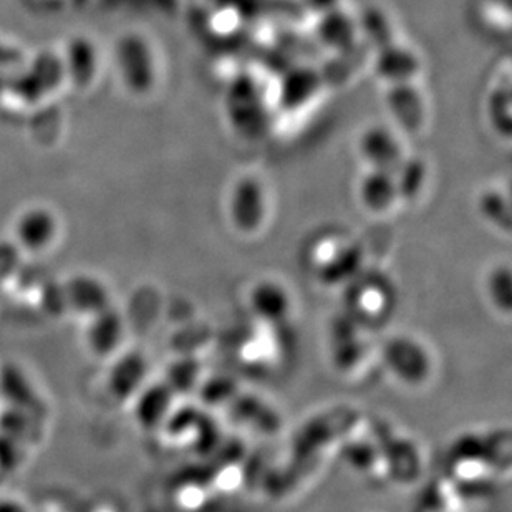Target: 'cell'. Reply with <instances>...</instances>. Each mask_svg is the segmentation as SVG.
<instances>
[{
	"label": "cell",
	"instance_id": "6da1fadb",
	"mask_svg": "<svg viewBox=\"0 0 512 512\" xmlns=\"http://www.w3.org/2000/svg\"><path fill=\"white\" fill-rule=\"evenodd\" d=\"M115 62L121 83L136 97L155 90L160 78L158 54L146 35L130 32L116 42Z\"/></svg>",
	"mask_w": 512,
	"mask_h": 512
},
{
	"label": "cell",
	"instance_id": "7a4b0ae2",
	"mask_svg": "<svg viewBox=\"0 0 512 512\" xmlns=\"http://www.w3.org/2000/svg\"><path fill=\"white\" fill-rule=\"evenodd\" d=\"M385 110L392 126L403 136H416L430 123L431 107L420 82L385 87Z\"/></svg>",
	"mask_w": 512,
	"mask_h": 512
},
{
	"label": "cell",
	"instance_id": "3957f363",
	"mask_svg": "<svg viewBox=\"0 0 512 512\" xmlns=\"http://www.w3.org/2000/svg\"><path fill=\"white\" fill-rule=\"evenodd\" d=\"M357 153L367 170H385L392 173L410 155L403 135L387 123H373L363 128L358 135Z\"/></svg>",
	"mask_w": 512,
	"mask_h": 512
},
{
	"label": "cell",
	"instance_id": "277c9868",
	"mask_svg": "<svg viewBox=\"0 0 512 512\" xmlns=\"http://www.w3.org/2000/svg\"><path fill=\"white\" fill-rule=\"evenodd\" d=\"M373 73L385 87L400 83L420 82L423 58L411 45L393 40L378 47L373 55Z\"/></svg>",
	"mask_w": 512,
	"mask_h": 512
},
{
	"label": "cell",
	"instance_id": "5b68a950",
	"mask_svg": "<svg viewBox=\"0 0 512 512\" xmlns=\"http://www.w3.org/2000/svg\"><path fill=\"white\" fill-rule=\"evenodd\" d=\"M269 204L267 186L257 174L244 173L229 191V213L242 229H254L264 221Z\"/></svg>",
	"mask_w": 512,
	"mask_h": 512
},
{
	"label": "cell",
	"instance_id": "8992f818",
	"mask_svg": "<svg viewBox=\"0 0 512 512\" xmlns=\"http://www.w3.org/2000/svg\"><path fill=\"white\" fill-rule=\"evenodd\" d=\"M65 78L62 57L55 54H40L22 70L17 78L10 80L9 90H14L25 102H37L47 97Z\"/></svg>",
	"mask_w": 512,
	"mask_h": 512
},
{
	"label": "cell",
	"instance_id": "52a82bcc",
	"mask_svg": "<svg viewBox=\"0 0 512 512\" xmlns=\"http://www.w3.org/2000/svg\"><path fill=\"white\" fill-rule=\"evenodd\" d=\"M314 34L320 44L330 52L340 54L352 50L360 40L357 15L340 5L337 9L317 17Z\"/></svg>",
	"mask_w": 512,
	"mask_h": 512
},
{
	"label": "cell",
	"instance_id": "ba28073f",
	"mask_svg": "<svg viewBox=\"0 0 512 512\" xmlns=\"http://www.w3.org/2000/svg\"><path fill=\"white\" fill-rule=\"evenodd\" d=\"M247 90L232 88L228 97L229 120L237 131H259L267 120L266 93L259 90L252 78H247Z\"/></svg>",
	"mask_w": 512,
	"mask_h": 512
},
{
	"label": "cell",
	"instance_id": "9c48e42d",
	"mask_svg": "<svg viewBox=\"0 0 512 512\" xmlns=\"http://www.w3.org/2000/svg\"><path fill=\"white\" fill-rule=\"evenodd\" d=\"M15 237L30 252L49 249L57 239L58 219L50 209L30 208L15 221Z\"/></svg>",
	"mask_w": 512,
	"mask_h": 512
},
{
	"label": "cell",
	"instance_id": "30bf717a",
	"mask_svg": "<svg viewBox=\"0 0 512 512\" xmlns=\"http://www.w3.org/2000/svg\"><path fill=\"white\" fill-rule=\"evenodd\" d=\"M357 191L363 206L373 213H387L400 201L397 178L392 171L365 168Z\"/></svg>",
	"mask_w": 512,
	"mask_h": 512
},
{
	"label": "cell",
	"instance_id": "8fae6325",
	"mask_svg": "<svg viewBox=\"0 0 512 512\" xmlns=\"http://www.w3.org/2000/svg\"><path fill=\"white\" fill-rule=\"evenodd\" d=\"M65 304L78 314L92 315L110 307V294L100 279L93 276H75L62 287Z\"/></svg>",
	"mask_w": 512,
	"mask_h": 512
},
{
	"label": "cell",
	"instance_id": "7c38bea8",
	"mask_svg": "<svg viewBox=\"0 0 512 512\" xmlns=\"http://www.w3.org/2000/svg\"><path fill=\"white\" fill-rule=\"evenodd\" d=\"M484 116L489 130L498 136L499 140H511L512 133V87L509 75L498 78L489 87L484 100Z\"/></svg>",
	"mask_w": 512,
	"mask_h": 512
},
{
	"label": "cell",
	"instance_id": "4fadbf2b",
	"mask_svg": "<svg viewBox=\"0 0 512 512\" xmlns=\"http://www.w3.org/2000/svg\"><path fill=\"white\" fill-rule=\"evenodd\" d=\"M65 77L78 87H87L95 80L98 72V50L87 37H75L62 55Z\"/></svg>",
	"mask_w": 512,
	"mask_h": 512
},
{
	"label": "cell",
	"instance_id": "5bb4252c",
	"mask_svg": "<svg viewBox=\"0 0 512 512\" xmlns=\"http://www.w3.org/2000/svg\"><path fill=\"white\" fill-rule=\"evenodd\" d=\"M87 329V342L93 352L108 355L120 345L123 337V320L112 307L90 317Z\"/></svg>",
	"mask_w": 512,
	"mask_h": 512
},
{
	"label": "cell",
	"instance_id": "9a60e30c",
	"mask_svg": "<svg viewBox=\"0 0 512 512\" xmlns=\"http://www.w3.org/2000/svg\"><path fill=\"white\" fill-rule=\"evenodd\" d=\"M320 78L315 72L309 70H297L290 73L289 77L284 78V82L279 85L276 102L284 110H299L307 103L314 100L319 92Z\"/></svg>",
	"mask_w": 512,
	"mask_h": 512
},
{
	"label": "cell",
	"instance_id": "2e32d148",
	"mask_svg": "<svg viewBox=\"0 0 512 512\" xmlns=\"http://www.w3.org/2000/svg\"><path fill=\"white\" fill-rule=\"evenodd\" d=\"M360 39H368V42L375 47H383L397 40V29L393 22L392 15L380 7H368L362 14L357 15Z\"/></svg>",
	"mask_w": 512,
	"mask_h": 512
},
{
	"label": "cell",
	"instance_id": "e0dca14e",
	"mask_svg": "<svg viewBox=\"0 0 512 512\" xmlns=\"http://www.w3.org/2000/svg\"><path fill=\"white\" fill-rule=\"evenodd\" d=\"M143 373H145L143 362L135 355H128V357L118 360L113 365L110 378H108V385H110L113 395L116 398L130 397L143 380Z\"/></svg>",
	"mask_w": 512,
	"mask_h": 512
},
{
	"label": "cell",
	"instance_id": "ac0fdd59",
	"mask_svg": "<svg viewBox=\"0 0 512 512\" xmlns=\"http://www.w3.org/2000/svg\"><path fill=\"white\" fill-rule=\"evenodd\" d=\"M428 170L430 168L421 158L406 156V160L395 171L400 199L406 198V196H415L425 188L426 181H428Z\"/></svg>",
	"mask_w": 512,
	"mask_h": 512
},
{
	"label": "cell",
	"instance_id": "d6986e66",
	"mask_svg": "<svg viewBox=\"0 0 512 512\" xmlns=\"http://www.w3.org/2000/svg\"><path fill=\"white\" fill-rule=\"evenodd\" d=\"M165 398V393L160 392L158 388L156 390H150L146 392L138 403V418L140 423L145 425H155L156 421L160 420V416L163 415V405L161 400Z\"/></svg>",
	"mask_w": 512,
	"mask_h": 512
},
{
	"label": "cell",
	"instance_id": "ffe728a7",
	"mask_svg": "<svg viewBox=\"0 0 512 512\" xmlns=\"http://www.w3.org/2000/svg\"><path fill=\"white\" fill-rule=\"evenodd\" d=\"M305 4L309 7L310 12L312 14L319 15L325 14V12H330V10L337 9L342 4V0H305Z\"/></svg>",
	"mask_w": 512,
	"mask_h": 512
},
{
	"label": "cell",
	"instance_id": "44dd1931",
	"mask_svg": "<svg viewBox=\"0 0 512 512\" xmlns=\"http://www.w3.org/2000/svg\"><path fill=\"white\" fill-rule=\"evenodd\" d=\"M0 512H29V509L19 499L0 498Z\"/></svg>",
	"mask_w": 512,
	"mask_h": 512
}]
</instances>
